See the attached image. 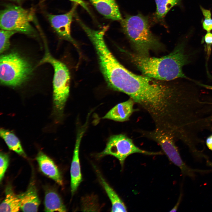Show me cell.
Listing matches in <instances>:
<instances>
[{
    "instance_id": "1",
    "label": "cell",
    "mask_w": 212,
    "mask_h": 212,
    "mask_svg": "<svg viewBox=\"0 0 212 212\" xmlns=\"http://www.w3.org/2000/svg\"><path fill=\"white\" fill-rule=\"evenodd\" d=\"M114 90L127 95L145 111H151L167 102L172 86L171 83L135 74L124 67Z\"/></svg>"
},
{
    "instance_id": "2",
    "label": "cell",
    "mask_w": 212,
    "mask_h": 212,
    "mask_svg": "<svg viewBox=\"0 0 212 212\" xmlns=\"http://www.w3.org/2000/svg\"><path fill=\"white\" fill-rule=\"evenodd\" d=\"M186 42L178 44L169 54L160 58L143 56L126 51L130 60L143 75L162 81L183 78L194 81L183 73V66L191 62L193 54L188 52Z\"/></svg>"
},
{
    "instance_id": "3",
    "label": "cell",
    "mask_w": 212,
    "mask_h": 212,
    "mask_svg": "<svg viewBox=\"0 0 212 212\" xmlns=\"http://www.w3.org/2000/svg\"><path fill=\"white\" fill-rule=\"evenodd\" d=\"M123 31L136 52L143 56H148L150 50L155 49L160 43L151 32L148 19L138 14L127 15L121 21Z\"/></svg>"
},
{
    "instance_id": "4",
    "label": "cell",
    "mask_w": 212,
    "mask_h": 212,
    "mask_svg": "<svg viewBox=\"0 0 212 212\" xmlns=\"http://www.w3.org/2000/svg\"><path fill=\"white\" fill-rule=\"evenodd\" d=\"M32 71L29 63L16 53L0 56V80L3 85L19 86L27 80Z\"/></svg>"
},
{
    "instance_id": "5",
    "label": "cell",
    "mask_w": 212,
    "mask_h": 212,
    "mask_svg": "<svg viewBox=\"0 0 212 212\" xmlns=\"http://www.w3.org/2000/svg\"><path fill=\"white\" fill-rule=\"evenodd\" d=\"M41 62L51 64L54 71L53 84L54 109L58 115L62 114L69 92L70 76L66 65L47 53Z\"/></svg>"
},
{
    "instance_id": "6",
    "label": "cell",
    "mask_w": 212,
    "mask_h": 212,
    "mask_svg": "<svg viewBox=\"0 0 212 212\" xmlns=\"http://www.w3.org/2000/svg\"><path fill=\"white\" fill-rule=\"evenodd\" d=\"M140 132L143 136L158 144L169 160L179 168L184 175L194 178L196 173L201 171L192 169L186 165L180 156L175 143V139L167 132L156 128L150 131L140 130Z\"/></svg>"
},
{
    "instance_id": "7",
    "label": "cell",
    "mask_w": 212,
    "mask_h": 212,
    "mask_svg": "<svg viewBox=\"0 0 212 212\" xmlns=\"http://www.w3.org/2000/svg\"><path fill=\"white\" fill-rule=\"evenodd\" d=\"M34 15V12L31 10L19 6H9L1 11L0 29L32 34L34 30L30 22L33 20Z\"/></svg>"
},
{
    "instance_id": "8",
    "label": "cell",
    "mask_w": 212,
    "mask_h": 212,
    "mask_svg": "<svg viewBox=\"0 0 212 212\" xmlns=\"http://www.w3.org/2000/svg\"><path fill=\"white\" fill-rule=\"evenodd\" d=\"M135 153L155 155H161L162 153L141 149L135 145L132 140L125 135L120 134L112 135L110 137L105 148L98 156L100 157L108 155L114 156L119 160L122 167L126 158Z\"/></svg>"
},
{
    "instance_id": "9",
    "label": "cell",
    "mask_w": 212,
    "mask_h": 212,
    "mask_svg": "<svg viewBox=\"0 0 212 212\" xmlns=\"http://www.w3.org/2000/svg\"><path fill=\"white\" fill-rule=\"evenodd\" d=\"M78 4L77 3H74L70 10L65 14L47 15L48 19L52 27L58 34L73 44H75V42L71 36V24Z\"/></svg>"
},
{
    "instance_id": "10",
    "label": "cell",
    "mask_w": 212,
    "mask_h": 212,
    "mask_svg": "<svg viewBox=\"0 0 212 212\" xmlns=\"http://www.w3.org/2000/svg\"><path fill=\"white\" fill-rule=\"evenodd\" d=\"M84 132L82 130L78 134L71 164V187L72 195H73L76 191L82 181L79 157V150L80 142Z\"/></svg>"
},
{
    "instance_id": "11",
    "label": "cell",
    "mask_w": 212,
    "mask_h": 212,
    "mask_svg": "<svg viewBox=\"0 0 212 212\" xmlns=\"http://www.w3.org/2000/svg\"><path fill=\"white\" fill-rule=\"evenodd\" d=\"M133 100L130 98L127 100L118 104L103 117V119H108L115 121L123 122L128 120L135 110L133 106Z\"/></svg>"
},
{
    "instance_id": "12",
    "label": "cell",
    "mask_w": 212,
    "mask_h": 212,
    "mask_svg": "<svg viewBox=\"0 0 212 212\" xmlns=\"http://www.w3.org/2000/svg\"><path fill=\"white\" fill-rule=\"evenodd\" d=\"M20 208L23 212H37L40 203L36 186L32 182L26 191L18 195Z\"/></svg>"
},
{
    "instance_id": "13",
    "label": "cell",
    "mask_w": 212,
    "mask_h": 212,
    "mask_svg": "<svg viewBox=\"0 0 212 212\" xmlns=\"http://www.w3.org/2000/svg\"><path fill=\"white\" fill-rule=\"evenodd\" d=\"M36 158L41 171L59 185H62L60 173L52 160L42 151L39 152Z\"/></svg>"
},
{
    "instance_id": "14",
    "label": "cell",
    "mask_w": 212,
    "mask_h": 212,
    "mask_svg": "<svg viewBox=\"0 0 212 212\" xmlns=\"http://www.w3.org/2000/svg\"><path fill=\"white\" fill-rule=\"evenodd\" d=\"M91 2L97 11L106 18L113 20L122 19L115 0H101Z\"/></svg>"
},
{
    "instance_id": "15",
    "label": "cell",
    "mask_w": 212,
    "mask_h": 212,
    "mask_svg": "<svg viewBox=\"0 0 212 212\" xmlns=\"http://www.w3.org/2000/svg\"><path fill=\"white\" fill-rule=\"evenodd\" d=\"M44 204L45 212L66 211L61 198L58 194L52 190H49L46 192Z\"/></svg>"
},
{
    "instance_id": "16",
    "label": "cell",
    "mask_w": 212,
    "mask_h": 212,
    "mask_svg": "<svg viewBox=\"0 0 212 212\" xmlns=\"http://www.w3.org/2000/svg\"><path fill=\"white\" fill-rule=\"evenodd\" d=\"M98 175L101 183L111 203V211L127 212L126 207L115 192L109 185L99 172H98Z\"/></svg>"
},
{
    "instance_id": "17",
    "label": "cell",
    "mask_w": 212,
    "mask_h": 212,
    "mask_svg": "<svg viewBox=\"0 0 212 212\" xmlns=\"http://www.w3.org/2000/svg\"><path fill=\"white\" fill-rule=\"evenodd\" d=\"M6 196L0 205V212H17L20 209V200L18 195L14 193L12 188L7 186Z\"/></svg>"
},
{
    "instance_id": "18",
    "label": "cell",
    "mask_w": 212,
    "mask_h": 212,
    "mask_svg": "<svg viewBox=\"0 0 212 212\" xmlns=\"http://www.w3.org/2000/svg\"><path fill=\"white\" fill-rule=\"evenodd\" d=\"M0 134L10 149L24 157H26L19 140L14 134L8 130L1 128Z\"/></svg>"
},
{
    "instance_id": "19",
    "label": "cell",
    "mask_w": 212,
    "mask_h": 212,
    "mask_svg": "<svg viewBox=\"0 0 212 212\" xmlns=\"http://www.w3.org/2000/svg\"><path fill=\"white\" fill-rule=\"evenodd\" d=\"M156 5L155 17L162 19L173 6L179 4L181 0H155Z\"/></svg>"
},
{
    "instance_id": "20",
    "label": "cell",
    "mask_w": 212,
    "mask_h": 212,
    "mask_svg": "<svg viewBox=\"0 0 212 212\" xmlns=\"http://www.w3.org/2000/svg\"><path fill=\"white\" fill-rule=\"evenodd\" d=\"M17 32L10 30L1 29L0 31V53L7 50L10 45V39L12 36Z\"/></svg>"
},
{
    "instance_id": "21",
    "label": "cell",
    "mask_w": 212,
    "mask_h": 212,
    "mask_svg": "<svg viewBox=\"0 0 212 212\" xmlns=\"http://www.w3.org/2000/svg\"><path fill=\"white\" fill-rule=\"evenodd\" d=\"M9 158L6 153H1L0 155V180L1 182L9 165Z\"/></svg>"
},
{
    "instance_id": "22",
    "label": "cell",
    "mask_w": 212,
    "mask_h": 212,
    "mask_svg": "<svg viewBox=\"0 0 212 212\" xmlns=\"http://www.w3.org/2000/svg\"><path fill=\"white\" fill-rule=\"evenodd\" d=\"M204 40L207 46V54L209 57L211 52L212 46V33L208 32L204 37Z\"/></svg>"
},
{
    "instance_id": "23",
    "label": "cell",
    "mask_w": 212,
    "mask_h": 212,
    "mask_svg": "<svg viewBox=\"0 0 212 212\" xmlns=\"http://www.w3.org/2000/svg\"><path fill=\"white\" fill-rule=\"evenodd\" d=\"M202 26L203 29L207 32H210L212 30V19L205 18L203 21Z\"/></svg>"
},
{
    "instance_id": "24",
    "label": "cell",
    "mask_w": 212,
    "mask_h": 212,
    "mask_svg": "<svg viewBox=\"0 0 212 212\" xmlns=\"http://www.w3.org/2000/svg\"><path fill=\"white\" fill-rule=\"evenodd\" d=\"M46 0H43L42 1H44ZM70 1L73 2L74 3H77L82 6L85 10H87L88 12H89V10L88 9L87 5L85 3L83 0H69Z\"/></svg>"
},
{
    "instance_id": "25",
    "label": "cell",
    "mask_w": 212,
    "mask_h": 212,
    "mask_svg": "<svg viewBox=\"0 0 212 212\" xmlns=\"http://www.w3.org/2000/svg\"><path fill=\"white\" fill-rule=\"evenodd\" d=\"M200 8L205 18H211V13L209 10L204 9L201 6Z\"/></svg>"
},
{
    "instance_id": "26",
    "label": "cell",
    "mask_w": 212,
    "mask_h": 212,
    "mask_svg": "<svg viewBox=\"0 0 212 212\" xmlns=\"http://www.w3.org/2000/svg\"><path fill=\"white\" fill-rule=\"evenodd\" d=\"M206 144L208 148L212 151V134L210 135L207 138Z\"/></svg>"
},
{
    "instance_id": "27",
    "label": "cell",
    "mask_w": 212,
    "mask_h": 212,
    "mask_svg": "<svg viewBox=\"0 0 212 212\" xmlns=\"http://www.w3.org/2000/svg\"><path fill=\"white\" fill-rule=\"evenodd\" d=\"M182 196V195L180 196L179 198V199L177 203H176L174 207L170 211V212L176 211H177L178 208L179 206V204L180 203V201H181Z\"/></svg>"
},
{
    "instance_id": "28",
    "label": "cell",
    "mask_w": 212,
    "mask_h": 212,
    "mask_svg": "<svg viewBox=\"0 0 212 212\" xmlns=\"http://www.w3.org/2000/svg\"><path fill=\"white\" fill-rule=\"evenodd\" d=\"M11 0L14 1H19L21 0Z\"/></svg>"
},
{
    "instance_id": "29",
    "label": "cell",
    "mask_w": 212,
    "mask_h": 212,
    "mask_svg": "<svg viewBox=\"0 0 212 212\" xmlns=\"http://www.w3.org/2000/svg\"><path fill=\"white\" fill-rule=\"evenodd\" d=\"M90 1H99V0H90Z\"/></svg>"
}]
</instances>
